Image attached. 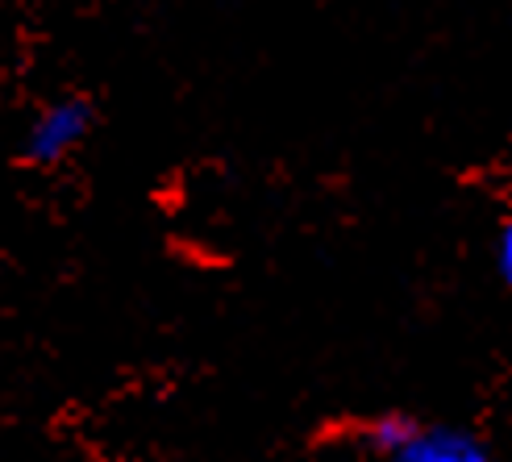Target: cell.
Segmentation results:
<instances>
[{
    "label": "cell",
    "mask_w": 512,
    "mask_h": 462,
    "mask_svg": "<svg viewBox=\"0 0 512 462\" xmlns=\"http://www.w3.org/2000/svg\"><path fill=\"white\" fill-rule=\"evenodd\" d=\"M92 100L84 96H67V100H50V105L30 121V130H25V163L34 167H55L63 163L67 154L80 146L88 134H92Z\"/></svg>",
    "instance_id": "obj_1"
},
{
    "label": "cell",
    "mask_w": 512,
    "mask_h": 462,
    "mask_svg": "<svg viewBox=\"0 0 512 462\" xmlns=\"http://www.w3.org/2000/svg\"><path fill=\"white\" fill-rule=\"evenodd\" d=\"M388 462H488V446L463 425H417Z\"/></svg>",
    "instance_id": "obj_2"
},
{
    "label": "cell",
    "mask_w": 512,
    "mask_h": 462,
    "mask_svg": "<svg viewBox=\"0 0 512 462\" xmlns=\"http://www.w3.org/2000/svg\"><path fill=\"white\" fill-rule=\"evenodd\" d=\"M417 425H421V421H413L408 413H383V417H375V421L363 429V446H367L379 462H388V458L417 433Z\"/></svg>",
    "instance_id": "obj_3"
},
{
    "label": "cell",
    "mask_w": 512,
    "mask_h": 462,
    "mask_svg": "<svg viewBox=\"0 0 512 462\" xmlns=\"http://www.w3.org/2000/svg\"><path fill=\"white\" fill-rule=\"evenodd\" d=\"M496 271H500V279L512 288V221L500 229V238H496Z\"/></svg>",
    "instance_id": "obj_4"
}]
</instances>
